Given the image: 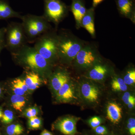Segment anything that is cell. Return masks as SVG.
<instances>
[{
	"mask_svg": "<svg viewBox=\"0 0 135 135\" xmlns=\"http://www.w3.org/2000/svg\"><path fill=\"white\" fill-rule=\"evenodd\" d=\"M11 54L18 63L40 75L47 74L50 71V64L33 47L26 44Z\"/></svg>",
	"mask_w": 135,
	"mask_h": 135,
	"instance_id": "obj_1",
	"label": "cell"
},
{
	"mask_svg": "<svg viewBox=\"0 0 135 135\" xmlns=\"http://www.w3.org/2000/svg\"><path fill=\"white\" fill-rule=\"evenodd\" d=\"M84 46L82 41L66 30H61L57 33L59 59L66 62L74 60Z\"/></svg>",
	"mask_w": 135,
	"mask_h": 135,
	"instance_id": "obj_2",
	"label": "cell"
},
{
	"mask_svg": "<svg viewBox=\"0 0 135 135\" xmlns=\"http://www.w3.org/2000/svg\"><path fill=\"white\" fill-rule=\"evenodd\" d=\"M33 47L50 65L59 59L56 30L52 28L39 36L35 41Z\"/></svg>",
	"mask_w": 135,
	"mask_h": 135,
	"instance_id": "obj_3",
	"label": "cell"
},
{
	"mask_svg": "<svg viewBox=\"0 0 135 135\" xmlns=\"http://www.w3.org/2000/svg\"><path fill=\"white\" fill-rule=\"evenodd\" d=\"M5 36V47L11 53L29 43L22 23H10L6 29Z\"/></svg>",
	"mask_w": 135,
	"mask_h": 135,
	"instance_id": "obj_4",
	"label": "cell"
},
{
	"mask_svg": "<svg viewBox=\"0 0 135 135\" xmlns=\"http://www.w3.org/2000/svg\"><path fill=\"white\" fill-rule=\"evenodd\" d=\"M44 17L49 23L57 26L67 16L70 10L69 7L61 0H43Z\"/></svg>",
	"mask_w": 135,
	"mask_h": 135,
	"instance_id": "obj_5",
	"label": "cell"
},
{
	"mask_svg": "<svg viewBox=\"0 0 135 135\" xmlns=\"http://www.w3.org/2000/svg\"><path fill=\"white\" fill-rule=\"evenodd\" d=\"M21 19L31 32L39 36L52 28L49 22L42 16L27 14L22 16Z\"/></svg>",
	"mask_w": 135,
	"mask_h": 135,
	"instance_id": "obj_6",
	"label": "cell"
},
{
	"mask_svg": "<svg viewBox=\"0 0 135 135\" xmlns=\"http://www.w3.org/2000/svg\"><path fill=\"white\" fill-rule=\"evenodd\" d=\"M97 51L90 46H84L75 57V64L82 68H88L95 64L98 57Z\"/></svg>",
	"mask_w": 135,
	"mask_h": 135,
	"instance_id": "obj_7",
	"label": "cell"
},
{
	"mask_svg": "<svg viewBox=\"0 0 135 135\" xmlns=\"http://www.w3.org/2000/svg\"><path fill=\"white\" fill-rule=\"evenodd\" d=\"M118 11L121 15L135 22V0H115Z\"/></svg>",
	"mask_w": 135,
	"mask_h": 135,
	"instance_id": "obj_8",
	"label": "cell"
},
{
	"mask_svg": "<svg viewBox=\"0 0 135 135\" xmlns=\"http://www.w3.org/2000/svg\"><path fill=\"white\" fill-rule=\"evenodd\" d=\"M77 119L72 117H67L59 120L56 127L57 129L66 135H74L77 133Z\"/></svg>",
	"mask_w": 135,
	"mask_h": 135,
	"instance_id": "obj_9",
	"label": "cell"
},
{
	"mask_svg": "<svg viewBox=\"0 0 135 135\" xmlns=\"http://www.w3.org/2000/svg\"><path fill=\"white\" fill-rule=\"evenodd\" d=\"M95 8L92 7L87 9L86 14L81 19V27H83L93 37L95 36V29L94 23Z\"/></svg>",
	"mask_w": 135,
	"mask_h": 135,
	"instance_id": "obj_10",
	"label": "cell"
},
{
	"mask_svg": "<svg viewBox=\"0 0 135 135\" xmlns=\"http://www.w3.org/2000/svg\"><path fill=\"white\" fill-rule=\"evenodd\" d=\"M70 80V76L67 72L59 70L51 75V83L53 90L57 93L64 84L69 82Z\"/></svg>",
	"mask_w": 135,
	"mask_h": 135,
	"instance_id": "obj_11",
	"label": "cell"
},
{
	"mask_svg": "<svg viewBox=\"0 0 135 135\" xmlns=\"http://www.w3.org/2000/svg\"><path fill=\"white\" fill-rule=\"evenodd\" d=\"M75 98L73 88L69 82L64 84L57 92V99L61 103H68Z\"/></svg>",
	"mask_w": 135,
	"mask_h": 135,
	"instance_id": "obj_12",
	"label": "cell"
},
{
	"mask_svg": "<svg viewBox=\"0 0 135 135\" xmlns=\"http://www.w3.org/2000/svg\"><path fill=\"white\" fill-rule=\"evenodd\" d=\"M22 15L14 10L7 0H0V19L22 18Z\"/></svg>",
	"mask_w": 135,
	"mask_h": 135,
	"instance_id": "obj_13",
	"label": "cell"
},
{
	"mask_svg": "<svg viewBox=\"0 0 135 135\" xmlns=\"http://www.w3.org/2000/svg\"><path fill=\"white\" fill-rule=\"evenodd\" d=\"M81 92L85 99L90 102H95L99 97V90L94 85L88 83H85L83 84Z\"/></svg>",
	"mask_w": 135,
	"mask_h": 135,
	"instance_id": "obj_14",
	"label": "cell"
},
{
	"mask_svg": "<svg viewBox=\"0 0 135 135\" xmlns=\"http://www.w3.org/2000/svg\"><path fill=\"white\" fill-rule=\"evenodd\" d=\"M122 109L119 105L115 103L108 104L107 110V118L114 123H119L122 117Z\"/></svg>",
	"mask_w": 135,
	"mask_h": 135,
	"instance_id": "obj_15",
	"label": "cell"
},
{
	"mask_svg": "<svg viewBox=\"0 0 135 135\" xmlns=\"http://www.w3.org/2000/svg\"><path fill=\"white\" fill-rule=\"evenodd\" d=\"M108 70L105 65L95 64L89 72L90 79L94 80L99 81L104 79L108 73Z\"/></svg>",
	"mask_w": 135,
	"mask_h": 135,
	"instance_id": "obj_16",
	"label": "cell"
},
{
	"mask_svg": "<svg viewBox=\"0 0 135 135\" xmlns=\"http://www.w3.org/2000/svg\"><path fill=\"white\" fill-rule=\"evenodd\" d=\"M25 81L30 90H35L38 88L41 84V79L38 74L30 71L26 74Z\"/></svg>",
	"mask_w": 135,
	"mask_h": 135,
	"instance_id": "obj_17",
	"label": "cell"
},
{
	"mask_svg": "<svg viewBox=\"0 0 135 135\" xmlns=\"http://www.w3.org/2000/svg\"><path fill=\"white\" fill-rule=\"evenodd\" d=\"M11 101L13 108L20 112H22L23 110L26 103L24 97L16 94L12 95L11 98Z\"/></svg>",
	"mask_w": 135,
	"mask_h": 135,
	"instance_id": "obj_18",
	"label": "cell"
},
{
	"mask_svg": "<svg viewBox=\"0 0 135 135\" xmlns=\"http://www.w3.org/2000/svg\"><path fill=\"white\" fill-rule=\"evenodd\" d=\"M112 89L116 92H124L127 89V86L123 79L120 77H114L111 83Z\"/></svg>",
	"mask_w": 135,
	"mask_h": 135,
	"instance_id": "obj_19",
	"label": "cell"
},
{
	"mask_svg": "<svg viewBox=\"0 0 135 135\" xmlns=\"http://www.w3.org/2000/svg\"><path fill=\"white\" fill-rule=\"evenodd\" d=\"M85 4L83 0H72L70 9L72 12L75 19L83 5Z\"/></svg>",
	"mask_w": 135,
	"mask_h": 135,
	"instance_id": "obj_20",
	"label": "cell"
},
{
	"mask_svg": "<svg viewBox=\"0 0 135 135\" xmlns=\"http://www.w3.org/2000/svg\"><path fill=\"white\" fill-rule=\"evenodd\" d=\"M6 131L8 135H20L23 133L24 129L19 124H11L8 126Z\"/></svg>",
	"mask_w": 135,
	"mask_h": 135,
	"instance_id": "obj_21",
	"label": "cell"
},
{
	"mask_svg": "<svg viewBox=\"0 0 135 135\" xmlns=\"http://www.w3.org/2000/svg\"><path fill=\"white\" fill-rule=\"evenodd\" d=\"M127 85L134 84L135 83V71L134 69L128 71L123 79Z\"/></svg>",
	"mask_w": 135,
	"mask_h": 135,
	"instance_id": "obj_22",
	"label": "cell"
},
{
	"mask_svg": "<svg viewBox=\"0 0 135 135\" xmlns=\"http://www.w3.org/2000/svg\"><path fill=\"white\" fill-rule=\"evenodd\" d=\"M14 114L12 111L7 110L3 114L2 122L5 124H9L12 122L14 119Z\"/></svg>",
	"mask_w": 135,
	"mask_h": 135,
	"instance_id": "obj_23",
	"label": "cell"
},
{
	"mask_svg": "<svg viewBox=\"0 0 135 135\" xmlns=\"http://www.w3.org/2000/svg\"><path fill=\"white\" fill-rule=\"evenodd\" d=\"M29 127L32 129H37L40 127L41 125V119L37 116L29 118Z\"/></svg>",
	"mask_w": 135,
	"mask_h": 135,
	"instance_id": "obj_24",
	"label": "cell"
},
{
	"mask_svg": "<svg viewBox=\"0 0 135 135\" xmlns=\"http://www.w3.org/2000/svg\"><path fill=\"white\" fill-rule=\"evenodd\" d=\"M12 90L14 92L15 94L18 95L23 96L24 95L25 92L23 90L22 88L18 85L15 80L12 81Z\"/></svg>",
	"mask_w": 135,
	"mask_h": 135,
	"instance_id": "obj_25",
	"label": "cell"
},
{
	"mask_svg": "<svg viewBox=\"0 0 135 135\" xmlns=\"http://www.w3.org/2000/svg\"><path fill=\"white\" fill-rule=\"evenodd\" d=\"M38 112V111L36 108L35 107H30L26 110L25 114L26 117L29 119L37 116Z\"/></svg>",
	"mask_w": 135,
	"mask_h": 135,
	"instance_id": "obj_26",
	"label": "cell"
},
{
	"mask_svg": "<svg viewBox=\"0 0 135 135\" xmlns=\"http://www.w3.org/2000/svg\"><path fill=\"white\" fill-rule=\"evenodd\" d=\"M127 127L131 135H135V119L134 118H130L128 120Z\"/></svg>",
	"mask_w": 135,
	"mask_h": 135,
	"instance_id": "obj_27",
	"label": "cell"
},
{
	"mask_svg": "<svg viewBox=\"0 0 135 135\" xmlns=\"http://www.w3.org/2000/svg\"><path fill=\"white\" fill-rule=\"evenodd\" d=\"M89 123L91 127L95 129L97 127L99 126L101 123V120L100 118L98 117H94L90 120Z\"/></svg>",
	"mask_w": 135,
	"mask_h": 135,
	"instance_id": "obj_28",
	"label": "cell"
},
{
	"mask_svg": "<svg viewBox=\"0 0 135 135\" xmlns=\"http://www.w3.org/2000/svg\"><path fill=\"white\" fill-rule=\"evenodd\" d=\"M16 82L20 86V87L25 91V92L28 91V87L27 86L26 83L25 82V80L22 79L20 78H16L15 79Z\"/></svg>",
	"mask_w": 135,
	"mask_h": 135,
	"instance_id": "obj_29",
	"label": "cell"
},
{
	"mask_svg": "<svg viewBox=\"0 0 135 135\" xmlns=\"http://www.w3.org/2000/svg\"><path fill=\"white\" fill-rule=\"evenodd\" d=\"M122 99L123 102L126 104L128 105L131 101L135 98L130 93L127 92L123 94Z\"/></svg>",
	"mask_w": 135,
	"mask_h": 135,
	"instance_id": "obj_30",
	"label": "cell"
},
{
	"mask_svg": "<svg viewBox=\"0 0 135 135\" xmlns=\"http://www.w3.org/2000/svg\"><path fill=\"white\" fill-rule=\"evenodd\" d=\"M6 28L0 29V46L5 47V35Z\"/></svg>",
	"mask_w": 135,
	"mask_h": 135,
	"instance_id": "obj_31",
	"label": "cell"
},
{
	"mask_svg": "<svg viewBox=\"0 0 135 135\" xmlns=\"http://www.w3.org/2000/svg\"><path fill=\"white\" fill-rule=\"evenodd\" d=\"M94 129L98 134L104 135L107 134L106 128L104 126H99L95 128Z\"/></svg>",
	"mask_w": 135,
	"mask_h": 135,
	"instance_id": "obj_32",
	"label": "cell"
},
{
	"mask_svg": "<svg viewBox=\"0 0 135 135\" xmlns=\"http://www.w3.org/2000/svg\"><path fill=\"white\" fill-rule=\"evenodd\" d=\"M104 0H93L92 1V7L94 8L96 7L98 5H99Z\"/></svg>",
	"mask_w": 135,
	"mask_h": 135,
	"instance_id": "obj_33",
	"label": "cell"
},
{
	"mask_svg": "<svg viewBox=\"0 0 135 135\" xmlns=\"http://www.w3.org/2000/svg\"><path fill=\"white\" fill-rule=\"evenodd\" d=\"M135 105V99H133L128 104V107L129 109H132L134 107Z\"/></svg>",
	"mask_w": 135,
	"mask_h": 135,
	"instance_id": "obj_34",
	"label": "cell"
},
{
	"mask_svg": "<svg viewBox=\"0 0 135 135\" xmlns=\"http://www.w3.org/2000/svg\"><path fill=\"white\" fill-rule=\"evenodd\" d=\"M41 135H53L48 131L45 130L42 131Z\"/></svg>",
	"mask_w": 135,
	"mask_h": 135,
	"instance_id": "obj_35",
	"label": "cell"
},
{
	"mask_svg": "<svg viewBox=\"0 0 135 135\" xmlns=\"http://www.w3.org/2000/svg\"><path fill=\"white\" fill-rule=\"evenodd\" d=\"M3 113L1 109H0V119L2 118L3 116Z\"/></svg>",
	"mask_w": 135,
	"mask_h": 135,
	"instance_id": "obj_36",
	"label": "cell"
},
{
	"mask_svg": "<svg viewBox=\"0 0 135 135\" xmlns=\"http://www.w3.org/2000/svg\"><path fill=\"white\" fill-rule=\"evenodd\" d=\"M2 93V89L1 88V87H0V95H1V94Z\"/></svg>",
	"mask_w": 135,
	"mask_h": 135,
	"instance_id": "obj_37",
	"label": "cell"
},
{
	"mask_svg": "<svg viewBox=\"0 0 135 135\" xmlns=\"http://www.w3.org/2000/svg\"><path fill=\"white\" fill-rule=\"evenodd\" d=\"M2 48H3V47L0 46V51H1V49Z\"/></svg>",
	"mask_w": 135,
	"mask_h": 135,
	"instance_id": "obj_38",
	"label": "cell"
}]
</instances>
